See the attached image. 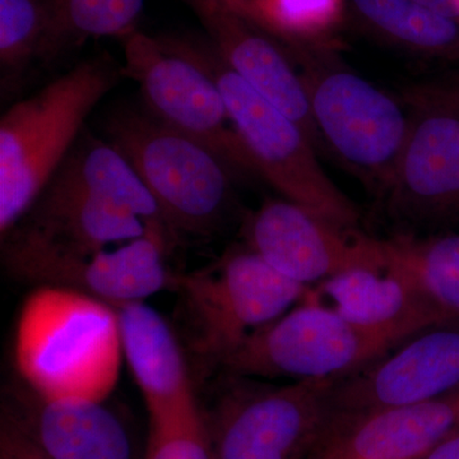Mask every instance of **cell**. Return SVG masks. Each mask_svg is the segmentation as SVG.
<instances>
[{
  "instance_id": "cell-1",
  "label": "cell",
  "mask_w": 459,
  "mask_h": 459,
  "mask_svg": "<svg viewBox=\"0 0 459 459\" xmlns=\"http://www.w3.org/2000/svg\"><path fill=\"white\" fill-rule=\"evenodd\" d=\"M13 351L21 382L36 394L105 402L124 359L117 309L75 290L38 286L21 307Z\"/></svg>"
},
{
  "instance_id": "cell-2",
  "label": "cell",
  "mask_w": 459,
  "mask_h": 459,
  "mask_svg": "<svg viewBox=\"0 0 459 459\" xmlns=\"http://www.w3.org/2000/svg\"><path fill=\"white\" fill-rule=\"evenodd\" d=\"M119 71L84 60L0 119V232L25 219L74 147L84 120L113 89Z\"/></svg>"
},
{
  "instance_id": "cell-3",
  "label": "cell",
  "mask_w": 459,
  "mask_h": 459,
  "mask_svg": "<svg viewBox=\"0 0 459 459\" xmlns=\"http://www.w3.org/2000/svg\"><path fill=\"white\" fill-rule=\"evenodd\" d=\"M162 40L212 78L256 171L283 198L343 228L358 229V207L323 170L316 147L298 123L234 74L212 45L171 36Z\"/></svg>"
},
{
  "instance_id": "cell-4",
  "label": "cell",
  "mask_w": 459,
  "mask_h": 459,
  "mask_svg": "<svg viewBox=\"0 0 459 459\" xmlns=\"http://www.w3.org/2000/svg\"><path fill=\"white\" fill-rule=\"evenodd\" d=\"M108 134L143 181L171 232L207 237L229 219L234 210L231 171L201 142L134 111L114 115Z\"/></svg>"
},
{
  "instance_id": "cell-5",
  "label": "cell",
  "mask_w": 459,
  "mask_h": 459,
  "mask_svg": "<svg viewBox=\"0 0 459 459\" xmlns=\"http://www.w3.org/2000/svg\"><path fill=\"white\" fill-rule=\"evenodd\" d=\"M409 128L388 186L386 212L403 228L459 232V74L404 92Z\"/></svg>"
},
{
  "instance_id": "cell-6",
  "label": "cell",
  "mask_w": 459,
  "mask_h": 459,
  "mask_svg": "<svg viewBox=\"0 0 459 459\" xmlns=\"http://www.w3.org/2000/svg\"><path fill=\"white\" fill-rule=\"evenodd\" d=\"M211 409L204 410L214 459H305L325 439L336 412L338 380L272 385L225 374Z\"/></svg>"
},
{
  "instance_id": "cell-7",
  "label": "cell",
  "mask_w": 459,
  "mask_h": 459,
  "mask_svg": "<svg viewBox=\"0 0 459 459\" xmlns=\"http://www.w3.org/2000/svg\"><path fill=\"white\" fill-rule=\"evenodd\" d=\"M406 340L362 328L307 292L298 307L244 338L219 368L249 377L341 380Z\"/></svg>"
},
{
  "instance_id": "cell-8",
  "label": "cell",
  "mask_w": 459,
  "mask_h": 459,
  "mask_svg": "<svg viewBox=\"0 0 459 459\" xmlns=\"http://www.w3.org/2000/svg\"><path fill=\"white\" fill-rule=\"evenodd\" d=\"M174 291L188 319L193 349L219 367L244 338L303 301L309 287L283 276L243 246L210 267L177 274Z\"/></svg>"
},
{
  "instance_id": "cell-9",
  "label": "cell",
  "mask_w": 459,
  "mask_h": 459,
  "mask_svg": "<svg viewBox=\"0 0 459 459\" xmlns=\"http://www.w3.org/2000/svg\"><path fill=\"white\" fill-rule=\"evenodd\" d=\"M169 235L164 228L148 225L143 237L114 249L87 253L14 228L3 241V263L18 280L75 290L117 309L164 290L174 291L177 274L165 263Z\"/></svg>"
},
{
  "instance_id": "cell-10",
  "label": "cell",
  "mask_w": 459,
  "mask_h": 459,
  "mask_svg": "<svg viewBox=\"0 0 459 459\" xmlns=\"http://www.w3.org/2000/svg\"><path fill=\"white\" fill-rule=\"evenodd\" d=\"M303 60L300 74L323 143L382 193L406 140V108L350 69Z\"/></svg>"
},
{
  "instance_id": "cell-11",
  "label": "cell",
  "mask_w": 459,
  "mask_h": 459,
  "mask_svg": "<svg viewBox=\"0 0 459 459\" xmlns=\"http://www.w3.org/2000/svg\"><path fill=\"white\" fill-rule=\"evenodd\" d=\"M123 40V74L140 83L153 117L210 148L230 171L258 172L221 93L201 66L171 50L161 38L133 31Z\"/></svg>"
},
{
  "instance_id": "cell-12",
  "label": "cell",
  "mask_w": 459,
  "mask_h": 459,
  "mask_svg": "<svg viewBox=\"0 0 459 459\" xmlns=\"http://www.w3.org/2000/svg\"><path fill=\"white\" fill-rule=\"evenodd\" d=\"M241 234L263 261L307 287L359 268H385L383 238L343 228L285 198L247 214Z\"/></svg>"
},
{
  "instance_id": "cell-13",
  "label": "cell",
  "mask_w": 459,
  "mask_h": 459,
  "mask_svg": "<svg viewBox=\"0 0 459 459\" xmlns=\"http://www.w3.org/2000/svg\"><path fill=\"white\" fill-rule=\"evenodd\" d=\"M459 389V316L435 322L382 358L334 383L336 415L419 403Z\"/></svg>"
},
{
  "instance_id": "cell-14",
  "label": "cell",
  "mask_w": 459,
  "mask_h": 459,
  "mask_svg": "<svg viewBox=\"0 0 459 459\" xmlns=\"http://www.w3.org/2000/svg\"><path fill=\"white\" fill-rule=\"evenodd\" d=\"M2 412L49 459H137L131 431L105 402L48 400L20 382Z\"/></svg>"
},
{
  "instance_id": "cell-15",
  "label": "cell",
  "mask_w": 459,
  "mask_h": 459,
  "mask_svg": "<svg viewBox=\"0 0 459 459\" xmlns=\"http://www.w3.org/2000/svg\"><path fill=\"white\" fill-rule=\"evenodd\" d=\"M190 4L223 63L298 123L314 146H322L303 78L281 48L261 31V27L222 0H190Z\"/></svg>"
},
{
  "instance_id": "cell-16",
  "label": "cell",
  "mask_w": 459,
  "mask_h": 459,
  "mask_svg": "<svg viewBox=\"0 0 459 459\" xmlns=\"http://www.w3.org/2000/svg\"><path fill=\"white\" fill-rule=\"evenodd\" d=\"M459 430V389L434 400L336 415L307 459H422Z\"/></svg>"
},
{
  "instance_id": "cell-17",
  "label": "cell",
  "mask_w": 459,
  "mask_h": 459,
  "mask_svg": "<svg viewBox=\"0 0 459 459\" xmlns=\"http://www.w3.org/2000/svg\"><path fill=\"white\" fill-rule=\"evenodd\" d=\"M123 356L143 395L150 420L199 411L188 364L168 320L144 301L117 307Z\"/></svg>"
},
{
  "instance_id": "cell-18",
  "label": "cell",
  "mask_w": 459,
  "mask_h": 459,
  "mask_svg": "<svg viewBox=\"0 0 459 459\" xmlns=\"http://www.w3.org/2000/svg\"><path fill=\"white\" fill-rule=\"evenodd\" d=\"M312 295L327 299L332 309L362 328L404 338L451 318L435 309L418 286L394 268L344 272L320 282Z\"/></svg>"
},
{
  "instance_id": "cell-19",
  "label": "cell",
  "mask_w": 459,
  "mask_h": 459,
  "mask_svg": "<svg viewBox=\"0 0 459 459\" xmlns=\"http://www.w3.org/2000/svg\"><path fill=\"white\" fill-rule=\"evenodd\" d=\"M26 216L16 228L56 246L87 253L143 237L148 228L140 217L104 199L53 183Z\"/></svg>"
},
{
  "instance_id": "cell-20",
  "label": "cell",
  "mask_w": 459,
  "mask_h": 459,
  "mask_svg": "<svg viewBox=\"0 0 459 459\" xmlns=\"http://www.w3.org/2000/svg\"><path fill=\"white\" fill-rule=\"evenodd\" d=\"M50 183L82 190L170 231L143 181L113 144L91 140L72 148Z\"/></svg>"
},
{
  "instance_id": "cell-21",
  "label": "cell",
  "mask_w": 459,
  "mask_h": 459,
  "mask_svg": "<svg viewBox=\"0 0 459 459\" xmlns=\"http://www.w3.org/2000/svg\"><path fill=\"white\" fill-rule=\"evenodd\" d=\"M385 268H394L412 281L435 309L459 316V232L428 237L398 234L383 238Z\"/></svg>"
},
{
  "instance_id": "cell-22",
  "label": "cell",
  "mask_w": 459,
  "mask_h": 459,
  "mask_svg": "<svg viewBox=\"0 0 459 459\" xmlns=\"http://www.w3.org/2000/svg\"><path fill=\"white\" fill-rule=\"evenodd\" d=\"M353 4L377 31L407 49L459 63V20L413 0H353Z\"/></svg>"
},
{
  "instance_id": "cell-23",
  "label": "cell",
  "mask_w": 459,
  "mask_h": 459,
  "mask_svg": "<svg viewBox=\"0 0 459 459\" xmlns=\"http://www.w3.org/2000/svg\"><path fill=\"white\" fill-rule=\"evenodd\" d=\"M48 31L42 56L60 44L90 36H124L134 31L144 0H45Z\"/></svg>"
},
{
  "instance_id": "cell-24",
  "label": "cell",
  "mask_w": 459,
  "mask_h": 459,
  "mask_svg": "<svg viewBox=\"0 0 459 459\" xmlns=\"http://www.w3.org/2000/svg\"><path fill=\"white\" fill-rule=\"evenodd\" d=\"M244 17L291 40H312L333 29L343 0H222Z\"/></svg>"
},
{
  "instance_id": "cell-25",
  "label": "cell",
  "mask_w": 459,
  "mask_h": 459,
  "mask_svg": "<svg viewBox=\"0 0 459 459\" xmlns=\"http://www.w3.org/2000/svg\"><path fill=\"white\" fill-rule=\"evenodd\" d=\"M48 31L45 0H0V62L18 72L41 53Z\"/></svg>"
},
{
  "instance_id": "cell-26",
  "label": "cell",
  "mask_w": 459,
  "mask_h": 459,
  "mask_svg": "<svg viewBox=\"0 0 459 459\" xmlns=\"http://www.w3.org/2000/svg\"><path fill=\"white\" fill-rule=\"evenodd\" d=\"M144 459H214L204 410L179 418L150 420Z\"/></svg>"
},
{
  "instance_id": "cell-27",
  "label": "cell",
  "mask_w": 459,
  "mask_h": 459,
  "mask_svg": "<svg viewBox=\"0 0 459 459\" xmlns=\"http://www.w3.org/2000/svg\"><path fill=\"white\" fill-rule=\"evenodd\" d=\"M0 459H49L30 440L13 420L2 412Z\"/></svg>"
},
{
  "instance_id": "cell-28",
  "label": "cell",
  "mask_w": 459,
  "mask_h": 459,
  "mask_svg": "<svg viewBox=\"0 0 459 459\" xmlns=\"http://www.w3.org/2000/svg\"><path fill=\"white\" fill-rule=\"evenodd\" d=\"M422 459H459V430Z\"/></svg>"
},
{
  "instance_id": "cell-29",
  "label": "cell",
  "mask_w": 459,
  "mask_h": 459,
  "mask_svg": "<svg viewBox=\"0 0 459 459\" xmlns=\"http://www.w3.org/2000/svg\"><path fill=\"white\" fill-rule=\"evenodd\" d=\"M431 11L459 20L457 0H413Z\"/></svg>"
},
{
  "instance_id": "cell-30",
  "label": "cell",
  "mask_w": 459,
  "mask_h": 459,
  "mask_svg": "<svg viewBox=\"0 0 459 459\" xmlns=\"http://www.w3.org/2000/svg\"><path fill=\"white\" fill-rule=\"evenodd\" d=\"M458 12H459V0H457Z\"/></svg>"
}]
</instances>
